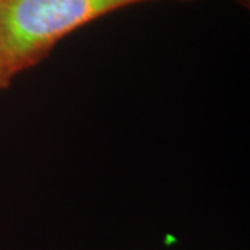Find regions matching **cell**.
Here are the masks:
<instances>
[{"label": "cell", "mask_w": 250, "mask_h": 250, "mask_svg": "<svg viewBox=\"0 0 250 250\" xmlns=\"http://www.w3.org/2000/svg\"><path fill=\"white\" fill-rule=\"evenodd\" d=\"M147 0H0V53L11 78L62 38L114 10Z\"/></svg>", "instance_id": "obj_1"}, {"label": "cell", "mask_w": 250, "mask_h": 250, "mask_svg": "<svg viewBox=\"0 0 250 250\" xmlns=\"http://www.w3.org/2000/svg\"><path fill=\"white\" fill-rule=\"evenodd\" d=\"M11 81H13V78L10 77V74L7 72L6 64H4V60H3V56L0 53V90L6 89Z\"/></svg>", "instance_id": "obj_2"}, {"label": "cell", "mask_w": 250, "mask_h": 250, "mask_svg": "<svg viewBox=\"0 0 250 250\" xmlns=\"http://www.w3.org/2000/svg\"><path fill=\"white\" fill-rule=\"evenodd\" d=\"M241 6H243V7H246V9H249V3L250 0H236Z\"/></svg>", "instance_id": "obj_3"}]
</instances>
